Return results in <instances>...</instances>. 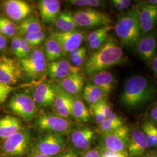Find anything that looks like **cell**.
<instances>
[{"label": "cell", "instance_id": "603a6c76", "mask_svg": "<svg viewBox=\"0 0 157 157\" xmlns=\"http://www.w3.org/2000/svg\"><path fill=\"white\" fill-rule=\"evenodd\" d=\"M21 121L18 118L7 115L0 118V139L6 140L12 135L23 130Z\"/></svg>", "mask_w": 157, "mask_h": 157}, {"label": "cell", "instance_id": "681fc988", "mask_svg": "<svg viewBox=\"0 0 157 157\" xmlns=\"http://www.w3.org/2000/svg\"><path fill=\"white\" fill-rule=\"evenodd\" d=\"M151 68L153 72L157 78V55L151 61Z\"/></svg>", "mask_w": 157, "mask_h": 157}, {"label": "cell", "instance_id": "74e56055", "mask_svg": "<svg viewBox=\"0 0 157 157\" xmlns=\"http://www.w3.org/2000/svg\"><path fill=\"white\" fill-rule=\"evenodd\" d=\"M94 105H95L101 110L102 112L104 113V114L105 115L106 118L112 112V108L111 107L109 103L108 102L105 98H102V100L98 101Z\"/></svg>", "mask_w": 157, "mask_h": 157}, {"label": "cell", "instance_id": "ee69618b", "mask_svg": "<svg viewBox=\"0 0 157 157\" xmlns=\"http://www.w3.org/2000/svg\"><path fill=\"white\" fill-rule=\"evenodd\" d=\"M82 157H101V152L98 149L89 150L85 152Z\"/></svg>", "mask_w": 157, "mask_h": 157}, {"label": "cell", "instance_id": "52a82bcc", "mask_svg": "<svg viewBox=\"0 0 157 157\" xmlns=\"http://www.w3.org/2000/svg\"><path fill=\"white\" fill-rule=\"evenodd\" d=\"M130 137L129 128L124 124L113 132L102 135L101 144L102 148L111 151L128 153Z\"/></svg>", "mask_w": 157, "mask_h": 157}, {"label": "cell", "instance_id": "f5cc1de1", "mask_svg": "<svg viewBox=\"0 0 157 157\" xmlns=\"http://www.w3.org/2000/svg\"><path fill=\"white\" fill-rule=\"evenodd\" d=\"M28 157H58V156H49V155H46L39 154V153L32 152L31 154Z\"/></svg>", "mask_w": 157, "mask_h": 157}, {"label": "cell", "instance_id": "7dc6e473", "mask_svg": "<svg viewBox=\"0 0 157 157\" xmlns=\"http://www.w3.org/2000/svg\"><path fill=\"white\" fill-rule=\"evenodd\" d=\"M7 45L6 37L0 32V51L4 50Z\"/></svg>", "mask_w": 157, "mask_h": 157}, {"label": "cell", "instance_id": "d4e9b609", "mask_svg": "<svg viewBox=\"0 0 157 157\" xmlns=\"http://www.w3.org/2000/svg\"><path fill=\"white\" fill-rule=\"evenodd\" d=\"M105 96L103 91L93 83H87L83 89V97L91 106L105 98Z\"/></svg>", "mask_w": 157, "mask_h": 157}, {"label": "cell", "instance_id": "ffe728a7", "mask_svg": "<svg viewBox=\"0 0 157 157\" xmlns=\"http://www.w3.org/2000/svg\"><path fill=\"white\" fill-rule=\"evenodd\" d=\"M73 98L72 95L63 90L58 91L56 89V96L53 104L56 115L67 119L72 117Z\"/></svg>", "mask_w": 157, "mask_h": 157}, {"label": "cell", "instance_id": "ba28073f", "mask_svg": "<svg viewBox=\"0 0 157 157\" xmlns=\"http://www.w3.org/2000/svg\"><path fill=\"white\" fill-rule=\"evenodd\" d=\"M9 107L12 112L26 121L32 120L37 111L33 97L25 93L13 95L9 102Z\"/></svg>", "mask_w": 157, "mask_h": 157}, {"label": "cell", "instance_id": "c3c4849f", "mask_svg": "<svg viewBox=\"0 0 157 157\" xmlns=\"http://www.w3.org/2000/svg\"><path fill=\"white\" fill-rule=\"evenodd\" d=\"M119 2L121 4L123 11L129 8L132 4V1L129 0H119Z\"/></svg>", "mask_w": 157, "mask_h": 157}, {"label": "cell", "instance_id": "6f0895ef", "mask_svg": "<svg viewBox=\"0 0 157 157\" xmlns=\"http://www.w3.org/2000/svg\"><path fill=\"white\" fill-rule=\"evenodd\" d=\"M154 122H155V124H157V120H156V121H154Z\"/></svg>", "mask_w": 157, "mask_h": 157}, {"label": "cell", "instance_id": "f907efd6", "mask_svg": "<svg viewBox=\"0 0 157 157\" xmlns=\"http://www.w3.org/2000/svg\"><path fill=\"white\" fill-rule=\"evenodd\" d=\"M111 2H112V5L113 6V7L117 11L120 12L123 11L121 4V3L119 2V0H113V1H111Z\"/></svg>", "mask_w": 157, "mask_h": 157}, {"label": "cell", "instance_id": "b9f144b4", "mask_svg": "<svg viewBox=\"0 0 157 157\" xmlns=\"http://www.w3.org/2000/svg\"><path fill=\"white\" fill-rule=\"evenodd\" d=\"M101 152V157H128V153H123L119 152H113L109 151L105 148H102Z\"/></svg>", "mask_w": 157, "mask_h": 157}, {"label": "cell", "instance_id": "6da1fadb", "mask_svg": "<svg viewBox=\"0 0 157 157\" xmlns=\"http://www.w3.org/2000/svg\"><path fill=\"white\" fill-rule=\"evenodd\" d=\"M125 61L124 51L118 41L108 36L106 42L92 53L84 63V72L93 76Z\"/></svg>", "mask_w": 157, "mask_h": 157}, {"label": "cell", "instance_id": "4dcf8cb0", "mask_svg": "<svg viewBox=\"0 0 157 157\" xmlns=\"http://www.w3.org/2000/svg\"><path fill=\"white\" fill-rule=\"evenodd\" d=\"M124 123L117 122L106 118L105 120L100 124L97 128L98 133L101 135L113 132L124 126Z\"/></svg>", "mask_w": 157, "mask_h": 157}, {"label": "cell", "instance_id": "7402d4cb", "mask_svg": "<svg viewBox=\"0 0 157 157\" xmlns=\"http://www.w3.org/2000/svg\"><path fill=\"white\" fill-rule=\"evenodd\" d=\"M84 78L80 73L71 74L60 82L62 90L71 95L80 94L84 88Z\"/></svg>", "mask_w": 157, "mask_h": 157}, {"label": "cell", "instance_id": "ac0fdd59", "mask_svg": "<svg viewBox=\"0 0 157 157\" xmlns=\"http://www.w3.org/2000/svg\"><path fill=\"white\" fill-rule=\"evenodd\" d=\"M56 94V88L47 83L40 84L34 91L33 99L40 107L50 106L54 104Z\"/></svg>", "mask_w": 157, "mask_h": 157}, {"label": "cell", "instance_id": "d6986e66", "mask_svg": "<svg viewBox=\"0 0 157 157\" xmlns=\"http://www.w3.org/2000/svg\"><path fill=\"white\" fill-rule=\"evenodd\" d=\"M146 136L139 129H134L130 137L128 148V155L130 157L141 156L148 147Z\"/></svg>", "mask_w": 157, "mask_h": 157}, {"label": "cell", "instance_id": "4316f807", "mask_svg": "<svg viewBox=\"0 0 157 157\" xmlns=\"http://www.w3.org/2000/svg\"><path fill=\"white\" fill-rule=\"evenodd\" d=\"M19 34L26 35L28 34L38 33L42 31V26L39 20L34 16L26 17L17 27Z\"/></svg>", "mask_w": 157, "mask_h": 157}, {"label": "cell", "instance_id": "3957f363", "mask_svg": "<svg viewBox=\"0 0 157 157\" xmlns=\"http://www.w3.org/2000/svg\"><path fill=\"white\" fill-rule=\"evenodd\" d=\"M114 29L122 47L125 48L135 47L141 33L140 23L135 7L128 12L118 16Z\"/></svg>", "mask_w": 157, "mask_h": 157}, {"label": "cell", "instance_id": "db71d44e", "mask_svg": "<svg viewBox=\"0 0 157 157\" xmlns=\"http://www.w3.org/2000/svg\"><path fill=\"white\" fill-rule=\"evenodd\" d=\"M153 133H154V139H155V146L157 147V126L153 124Z\"/></svg>", "mask_w": 157, "mask_h": 157}, {"label": "cell", "instance_id": "4fadbf2b", "mask_svg": "<svg viewBox=\"0 0 157 157\" xmlns=\"http://www.w3.org/2000/svg\"><path fill=\"white\" fill-rule=\"evenodd\" d=\"M140 25L141 32L143 34L151 32L157 23V6L140 2L135 6Z\"/></svg>", "mask_w": 157, "mask_h": 157}, {"label": "cell", "instance_id": "cb8c5ba5", "mask_svg": "<svg viewBox=\"0 0 157 157\" xmlns=\"http://www.w3.org/2000/svg\"><path fill=\"white\" fill-rule=\"evenodd\" d=\"M93 83L101 89L105 95L110 94L114 89L115 78L112 73L107 71L96 73L91 76Z\"/></svg>", "mask_w": 157, "mask_h": 157}, {"label": "cell", "instance_id": "bcb514c9", "mask_svg": "<svg viewBox=\"0 0 157 157\" xmlns=\"http://www.w3.org/2000/svg\"><path fill=\"white\" fill-rule=\"evenodd\" d=\"M60 157H78V154L74 149H70L65 152Z\"/></svg>", "mask_w": 157, "mask_h": 157}, {"label": "cell", "instance_id": "680465c9", "mask_svg": "<svg viewBox=\"0 0 157 157\" xmlns=\"http://www.w3.org/2000/svg\"></svg>", "mask_w": 157, "mask_h": 157}, {"label": "cell", "instance_id": "277c9868", "mask_svg": "<svg viewBox=\"0 0 157 157\" xmlns=\"http://www.w3.org/2000/svg\"><path fill=\"white\" fill-rule=\"evenodd\" d=\"M73 17L78 26L86 28L108 26L112 23L109 15L91 8L76 11L73 13Z\"/></svg>", "mask_w": 157, "mask_h": 157}, {"label": "cell", "instance_id": "5b68a950", "mask_svg": "<svg viewBox=\"0 0 157 157\" xmlns=\"http://www.w3.org/2000/svg\"><path fill=\"white\" fill-rule=\"evenodd\" d=\"M31 140L30 132L22 130L4 140L2 144V151L10 157L22 156L28 151Z\"/></svg>", "mask_w": 157, "mask_h": 157}, {"label": "cell", "instance_id": "ab89813d", "mask_svg": "<svg viewBox=\"0 0 157 157\" xmlns=\"http://www.w3.org/2000/svg\"><path fill=\"white\" fill-rule=\"evenodd\" d=\"M91 108L93 112V114L95 118V122L98 125L102 123L106 119V117L104 114V113L97 107L95 105H91Z\"/></svg>", "mask_w": 157, "mask_h": 157}, {"label": "cell", "instance_id": "2e32d148", "mask_svg": "<svg viewBox=\"0 0 157 157\" xmlns=\"http://www.w3.org/2000/svg\"><path fill=\"white\" fill-rule=\"evenodd\" d=\"M6 14L12 20L19 21L25 19L32 13L30 4L22 0H8L4 4Z\"/></svg>", "mask_w": 157, "mask_h": 157}, {"label": "cell", "instance_id": "f6af8a7d", "mask_svg": "<svg viewBox=\"0 0 157 157\" xmlns=\"http://www.w3.org/2000/svg\"><path fill=\"white\" fill-rule=\"evenodd\" d=\"M107 119H110L113 121L115 122H121V123H124V120L123 119L121 118L120 117H119L118 115L114 112H112L111 113L108 117H107Z\"/></svg>", "mask_w": 157, "mask_h": 157}, {"label": "cell", "instance_id": "8992f818", "mask_svg": "<svg viewBox=\"0 0 157 157\" xmlns=\"http://www.w3.org/2000/svg\"><path fill=\"white\" fill-rule=\"evenodd\" d=\"M66 140L63 135L50 133L45 135L34 143L32 152L49 156H57L63 151Z\"/></svg>", "mask_w": 157, "mask_h": 157}, {"label": "cell", "instance_id": "44dd1931", "mask_svg": "<svg viewBox=\"0 0 157 157\" xmlns=\"http://www.w3.org/2000/svg\"><path fill=\"white\" fill-rule=\"evenodd\" d=\"M39 8L44 23H55L59 15L61 3L58 0H41L39 1Z\"/></svg>", "mask_w": 157, "mask_h": 157}, {"label": "cell", "instance_id": "60d3db41", "mask_svg": "<svg viewBox=\"0 0 157 157\" xmlns=\"http://www.w3.org/2000/svg\"><path fill=\"white\" fill-rule=\"evenodd\" d=\"M108 35L104 36L90 43H89V47L91 50H97L106 42V41L108 39Z\"/></svg>", "mask_w": 157, "mask_h": 157}, {"label": "cell", "instance_id": "5bb4252c", "mask_svg": "<svg viewBox=\"0 0 157 157\" xmlns=\"http://www.w3.org/2000/svg\"><path fill=\"white\" fill-rule=\"evenodd\" d=\"M135 50L141 59L144 61H151L156 56L157 48V34L154 32L140 36L135 45Z\"/></svg>", "mask_w": 157, "mask_h": 157}, {"label": "cell", "instance_id": "d590c367", "mask_svg": "<svg viewBox=\"0 0 157 157\" xmlns=\"http://www.w3.org/2000/svg\"><path fill=\"white\" fill-rule=\"evenodd\" d=\"M33 47L29 44L23 37L21 38V46L16 56L22 59L27 58L32 52Z\"/></svg>", "mask_w": 157, "mask_h": 157}, {"label": "cell", "instance_id": "83f0119b", "mask_svg": "<svg viewBox=\"0 0 157 157\" xmlns=\"http://www.w3.org/2000/svg\"><path fill=\"white\" fill-rule=\"evenodd\" d=\"M44 47L46 59L50 62L58 60L64 53L61 45L51 37L45 41Z\"/></svg>", "mask_w": 157, "mask_h": 157}, {"label": "cell", "instance_id": "7a4b0ae2", "mask_svg": "<svg viewBox=\"0 0 157 157\" xmlns=\"http://www.w3.org/2000/svg\"><path fill=\"white\" fill-rule=\"evenodd\" d=\"M157 91L155 86L148 78L140 75L133 76L124 85L120 101L124 107L138 109L152 101Z\"/></svg>", "mask_w": 157, "mask_h": 157}, {"label": "cell", "instance_id": "f546056e", "mask_svg": "<svg viewBox=\"0 0 157 157\" xmlns=\"http://www.w3.org/2000/svg\"><path fill=\"white\" fill-rule=\"evenodd\" d=\"M0 32L6 37L16 36L17 28L15 24L6 17H0Z\"/></svg>", "mask_w": 157, "mask_h": 157}, {"label": "cell", "instance_id": "9a60e30c", "mask_svg": "<svg viewBox=\"0 0 157 157\" xmlns=\"http://www.w3.org/2000/svg\"><path fill=\"white\" fill-rule=\"evenodd\" d=\"M95 132L89 128L71 130L70 141L75 150L79 151H88L94 138Z\"/></svg>", "mask_w": 157, "mask_h": 157}, {"label": "cell", "instance_id": "8d00e7d4", "mask_svg": "<svg viewBox=\"0 0 157 157\" xmlns=\"http://www.w3.org/2000/svg\"><path fill=\"white\" fill-rule=\"evenodd\" d=\"M15 88L10 85L0 82V104L6 101L10 94Z\"/></svg>", "mask_w": 157, "mask_h": 157}, {"label": "cell", "instance_id": "e0dca14e", "mask_svg": "<svg viewBox=\"0 0 157 157\" xmlns=\"http://www.w3.org/2000/svg\"><path fill=\"white\" fill-rule=\"evenodd\" d=\"M80 67H74L65 59H58L51 62L47 68L49 76L53 79L62 80L71 74L80 73Z\"/></svg>", "mask_w": 157, "mask_h": 157}, {"label": "cell", "instance_id": "836d02e7", "mask_svg": "<svg viewBox=\"0 0 157 157\" xmlns=\"http://www.w3.org/2000/svg\"><path fill=\"white\" fill-rule=\"evenodd\" d=\"M113 28H114L113 26L108 25V26H102L100 28L97 29L91 32L88 34L87 37V40L88 43H90L95 40L101 37L102 36L108 35V32Z\"/></svg>", "mask_w": 157, "mask_h": 157}, {"label": "cell", "instance_id": "f1b7e54d", "mask_svg": "<svg viewBox=\"0 0 157 157\" xmlns=\"http://www.w3.org/2000/svg\"><path fill=\"white\" fill-rule=\"evenodd\" d=\"M72 117L79 122H87L90 121V112L80 98H73Z\"/></svg>", "mask_w": 157, "mask_h": 157}, {"label": "cell", "instance_id": "8fae6325", "mask_svg": "<svg viewBox=\"0 0 157 157\" xmlns=\"http://www.w3.org/2000/svg\"><path fill=\"white\" fill-rule=\"evenodd\" d=\"M21 64L11 57L0 56V82L13 85L22 77Z\"/></svg>", "mask_w": 157, "mask_h": 157}, {"label": "cell", "instance_id": "1f68e13d", "mask_svg": "<svg viewBox=\"0 0 157 157\" xmlns=\"http://www.w3.org/2000/svg\"><path fill=\"white\" fill-rule=\"evenodd\" d=\"M45 34L41 31L38 33L28 34L24 36V39L32 47L40 44L45 39Z\"/></svg>", "mask_w": 157, "mask_h": 157}, {"label": "cell", "instance_id": "11a10c76", "mask_svg": "<svg viewBox=\"0 0 157 157\" xmlns=\"http://www.w3.org/2000/svg\"><path fill=\"white\" fill-rule=\"evenodd\" d=\"M146 3L154 6H157V0H149L145 1Z\"/></svg>", "mask_w": 157, "mask_h": 157}, {"label": "cell", "instance_id": "e575fe53", "mask_svg": "<svg viewBox=\"0 0 157 157\" xmlns=\"http://www.w3.org/2000/svg\"><path fill=\"white\" fill-rule=\"evenodd\" d=\"M153 124L150 122H146L144 123L142 125V131L144 133L146 136V139L147 141L148 146L151 148H155V141L154 136L153 133Z\"/></svg>", "mask_w": 157, "mask_h": 157}, {"label": "cell", "instance_id": "d6a6232c", "mask_svg": "<svg viewBox=\"0 0 157 157\" xmlns=\"http://www.w3.org/2000/svg\"><path fill=\"white\" fill-rule=\"evenodd\" d=\"M69 2L80 7H101L105 5V2L100 0H71Z\"/></svg>", "mask_w": 157, "mask_h": 157}, {"label": "cell", "instance_id": "9f6ffc18", "mask_svg": "<svg viewBox=\"0 0 157 157\" xmlns=\"http://www.w3.org/2000/svg\"><path fill=\"white\" fill-rule=\"evenodd\" d=\"M145 157H157V154H154V153H151V154H149L147 155Z\"/></svg>", "mask_w": 157, "mask_h": 157}, {"label": "cell", "instance_id": "f35d334b", "mask_svg": "<svg viewBox=\"0 0 157 157\" xmlns=\"http://www.w3.org/2000/svg\"><path fill=\"white\" fill-rule=\"evenodd\" d=\"M86 56V50L82 51L81 53L76 56H71V60L74 67H78L84 63Z\"/></svg>", "mask_w": 157, "mask_h": 157}, {"label": "cell", "instance_id": "30bf717a", "mask_svg": "<svg viewBox=\"0 0 157 157\" xmlns=\"http://www.w3.org/2000/svg\"><path fill=\"white\" fill-rule=\"evenodd\" d=\"M20 60L23 72L30 78L39 77L47 67L45 54L40 49L34 50L27 58Z\"/></svg>", "mask_w": 157, "mask_h": 157}, {"label": "cell", "instance_id": "816d5d0a", "mask_svg": "<svg viewBox=\"0 0 157 157\" xmlns=\"http://www.w3.org/2000/svg\"><path fill=\"white\" fill-rule=\"evenodd\" d=\"M150 117L154 121H155L157 119V105L152 107L150 111Z\"/></svg>", "mask_w": 157, "mask_h": 157}, {"label": "cell", "instance_id": "9c48e42d", "mask_svg": "<svg viewBox=\"0 0 157 157\" xmlns=\"http://www.w3.org/2000/svg\"><path fill=\"white\" fill-rule=\"evenodd\" d=\"M36 125L40 130L61 135L70 133L72 130V122L69 119L51 113L40 116Z\"/></svg>", "mask_w": 157, "mask_h": 157}, {"label": "cell", "instance_id": "484cf974", "mask_svg": "<svg viewBox=\"0 0 157 157\" xmlns=\"http://www.w3.org/2000/svg\"><path fill=\"white\" fill-rule=\"evenodd\" d=\"M56 28L59 32H65L76 30L78 27L73 19V15L67 11L59 13L55 22Z\"/></svg>", "mask_w": 157, "mask_h": 157}, {"label": "cell", "instance_id": "7c38bea8", "mask_svg": "<svg viewBox=\"0 0 157 157\" xmlns=\"http://www.w3.org/2000/svg\"><path fill=\"white\" fill-rule=\"evenodd\" d=\"M50 37L55 40L64 53H70L79 47L84 39V33L77 30L71 32H52Z\"/></svg>", "mask_w": 157, "mask_h": 157}, {"label": "cell", "instance_id": "7bdbcfd3", "mask_svg": "<svg viewBox=\"0 0 157 157\" xmlns=\"http://www.w3.org/2000/svg\"><path fill=\"white\" fill-rule=\"evenodd\" d=\"M21 38V37L16 36L14 37H13L12 39L11 48V50L12 51L13 53L15 56H17L18 51L19 50V48H20Z\"/></svg>", "mask_w": 157, "mask_h": 157}]
</instances>
